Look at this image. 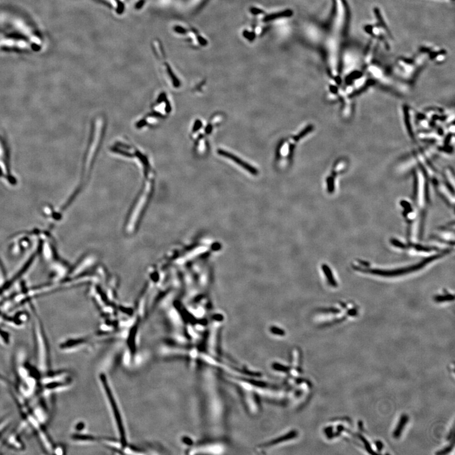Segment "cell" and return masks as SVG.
<instances>
[{
  "mask_svg": "<svg viewBox=\"0 0 455 455\" xmlns=\"http://www.w3.org/2000/svg\"><path fill=\"white\" fill-rule=\"evenodd\" d=\"M408 421V417L406 416H403L401 417L400 420V422L398 424V427H396L395 432H394V436L395 437H398L400 436L402 431H403V429L405 424Z\"/></svg>",
  "mask_w": 455,
  "mask_h": 455,
  "instance_id": "obj_7",
  "label": "cell"
},
{
  "mask_svg": "<svg viewBox=\"0 0 455 455\" xmlns=\"http://www.w3.org/2000/svg\"><path fill=\"white\" fill-rule=\"evenodd\" d=\"M0 49L20 52H36L40 50L27 38L17 34L0 37Z\"/></svg>",
  "mask_w": 455,
  "mask_h": 455,
  "instance_id": "obj_3",
  "label": "cell"
},
{
  "mask_svg": "<svg viewBox=\"0 0 455 455\" xmlns=\"http://www.w3.org/2000/svg\"><path fill=\"white\" fill-rule=\"evenodd\" d=\"M34 341L36 369L42 376L50 372V356L47 336L39 325L35 328Z\"/></svg>",
  "mask_w": 455,
  "mask_h": 455,
  "instance_id": "obj_2",
  "label": "cell"
},
{
  "mask_svg": "<svg viewBox=\"0 0 455 455\" xmlns=\"http://www.w3.org/2000/svg\"><path fill=\"white\" fill-rule=\"evenodd\" d=\"M6 444L10 448L15 451H22L25 449V446L22 441L19 434L17 432H12L10 436H8L6 440Z\"/></svg>",
  "mask_w": 455,
  "mask_h": 455,
  "instance_id": "obj_4",
  "label": "cell"
},
{
  "mask_svg": "<svg viewBox=\"0 0 455 455\" xmlns=\"http://www.w3.org/2000/svg\"><path fill=\"white\" fill-rule=\"evenodd\" d=\"M218 153L220 155L223 156L224 157H226V158L232 159V160L234 161L235 163L239 164L240 166H241L242 168L246 169V170L249 171L250 173L253 174H256L257 173V171L254 168H253L252 166H250V164L245 163L244 161L241 160L240 158H238V157L233 155L232 154L229 153V152H226L222 150H219Z\"/></svg>",
  "mask_w": 455,
  "mask_h": 455,
  "instance_id": "obj_5",
  "label": "cell"
},
{
  "mask_svg": "<svg viewBox=\"0 0 455 455\" xmlns=\"http://www.w3.org/2000/svg\"><path fill=\"white\" fill-rule=\"evenodd\" d=\"M311 128H312L310 127V126H309V127L306 128L304 131H303V132L300 133L299 135H298V136H297V138H295L296 140H298V139H300L301 138H302V136H303V135H305V134H307L308 132H309V131L311 130Z\"/></svg>",
  "mask_w": 455,
  "mask_h": 455,
  "instance_id": "obj_10",
  "label": "cell"
},
{
  "mask_svg": "<svg viewBox=\"0 0 455 455\" xmlns=\"http://www.w3.org/2000/svg\"><path fill=\"white\" fill-rule=\"evenodd\" d=\"M454 296L450 294L449 293H446V294L444 293L442 295H437L436 297H435L434 300L436 301L437 302H446V301H451L453 300Z\"/></svg>",
  "mask_w": 455,
  "mask_h": 455,
  "instance_id": "obj_8",
  "label": "cell"
},
{
  "mask_svg": "<svg viewBox=\"0 0 455 455\" xmlns=\"http://www.w3.org/2000/svg\"><path fill=\"white\" fill-rule=\"evenodd\" d=\"M12 421V418L11 416L5 417L4 419L0 421V440L2 439L3 434H4V432L6 431V430L9 428Z\"/></svg>",
  "mask_w": 455,
  "mask_h": 455,
  "instance_id": "obj_6",
  "label": "cell"
},
{
  "mask_svg": "<svg viewBox=\"0 0 455 455\" xmlns=\"http://www.w3.org/2000/svg\"><path fill=\"white\" fill-rule=\"evenodd\" d=\"M449 252H451V250H444L443 251L439 252L438 254L436 255H432V256L427 257L426 258V259H424L423 260H421V261L416 263V264L399 268V269L389 270L371 269V268L367 267L365 264H361L360 262V265H353V268H355V270H358V271L368 273V274L378 276V277H399V276L406 275L411 274V272L418 271V270L422 269V268L427 266V265L429 264L430 263L434 262L435 261V260L439 259L440 257H443L444 256V255L449 254Z\"/></svg>",
  "mask_w": 455,
  "mask_h": 455,
  "instance_id": "obj_1",
  "label": "cell"
},
{
  "mask_svg": "<svg viewBox=\"0 0 455 455\" xmlns=\"http://www.w3.org/2000/svg\"><path fill=\"white\" fill-rule=\"evenodd\" d=\"M53 453L56 454H63L65 453L64 448L61 445L54 446L53 449Z\"/></svg>",
  "mask_w": 455,
  "mask_h": 455,
  "instance_id": "obj_9",
  "label": "cell"
}]
</instances>
